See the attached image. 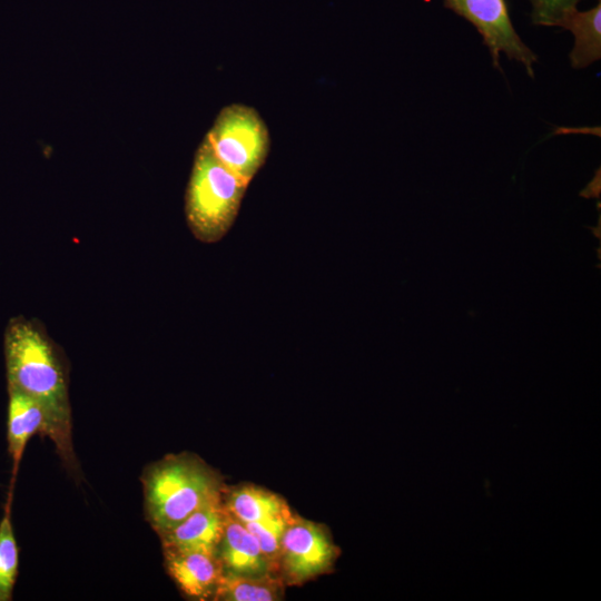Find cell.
Returning <instances> with one entry per match:
<instances>
[{"instance_id":"obj_3","label":"cell","mask_w":601,"mask_h":601,"mask_svg":"<svg viewBox=\"0 0 601 601\" xmlns=\"http://www.w3.org/2000/svg\"><path fill=\"white\" fill-rule=\"evenodd\" d=\"M247 187L219 161L204 137L195 152L185 196L193 235L203 243L221 239L237 217Z\"/></svg>"},{"instance_id":"obj_7","label":"cell","mask_w":601,"mask_h":601,"mask_svg":"<svg viewBox=\"0 0 601 601\" xmlns=\"http://www.w3.org/2000/svg\"><path fill=\"white\" fill-rule=\"evenodd\" d=\"M225 516L223 500L195 511L159 536L164 552H201L218 556Z\"/></svg>"},{"instance_id":"obj_15","label":"cell","mask_w":601,"mask_h":601,"mask_svg":"<svg viewBox=\"0 0 601 601\" xmlns=\"http://www.w3.org/2000/svg\"><path fill=\"white\" fill-rule=\"evenodd\" d=\"M290 519L244 523L249 532L255 536L263 553L275 566L277 574V560L280 549V539Z\"/></svg>"},{"instance_id":"obj_5","label":"cell","mask_w":601,"mask_h":601,"mask_svg":"<svg viewBox=\"0 0 601 601\" xmlns=\"http://www.w3.org/2000/svg\"><path fill=\"white\" fill-rule=\"evenodd\" d=\"M338 554L323 524L294 515L280 539L278 575L285 585H300L332 570Z\"/></svg>"},{"instance_id":"obj_8","label":"cell","mask_w":601,"mask_h":601,"mask_svg":"<svg viewBox=\"0 0 601 601\" xmlns=\"http://www.w3.org/2000/svg\"><path fill=\"white\" fill-rule=\"evenodd\" d=\"M218 558L225 573L242 577L278 575L273 563L260 550L255 536L227 510Z\"/></svg>"},{"instance_id":"obj_14","label":"cell","mask_w":601,"mask_h":601,"mask_svg":"<svg viewBox=\"0 0 601 601\" xmlns=\"http://www.w3.org/2000/svg\"><path fill=\"white\" fill-rule=\"evenodd\" d=\"M19 550L11 523L10 511L6 510L0 521V601L12 600L18 574Z\"/></svg>"},{"instance_id":"obj_1","label":"cell","mask_w":601,"mask_h":601,"mask_svg":"<svg viewBox=\"0 0 601 601\" xmlns=\"http://www.w3.org/2000/svg\"><path fill=\"white\" fill-rule=\"evenodd\" d=\"M8 390L33 398L45 414V433L65 466L77 475L68 381L58 348L36 323L13 318L4 333Z\"/></svg>"},{"instance_id":"obj_10","label":"cell","mask_w":601,"mask_h":601,"mask_svg":"<svg viewBox=\"0 0 601 601\" xmlns=\"http://www.w3.org/2000/svg\"><path fill=\"white\" fill-rule=\"evenodd\" d=\"M224 506L243 523L290 519L294 513L284 497L252 484L226 487Z\"/></svg>"},{"instance_id":"obj_6","label":"cell","mask_w":601,"mask_h":601,"mask_svg":"<svg viewBox=\"0 0 601 601\" xmlns=\"http://www.w3.org/2000/svg\"><path fill=\"white\" fill-rule=\"evenodd\" d=\"M443 4L475 27L494 68L501 70L500 56L504 53L522 63L528 75L534 77L538 56L514 29L505 0H443Z\"/></svg>"},{"instance_id":"obj_16","label":"cell","mask_w":601,"mask_h":601,"mask_svg":"<svg viewBox=\"0 0 601 601\" xmlns=\"http://www.w3.org/2000/svg\"><path fill=\"white\" fill-rule=\"evenodd\" d=\"M531 20L535 26L558 27L565 13L577 8L581 0H529Z\"/></svg>"},{"instance_id":"obj_13","label":"cell","mask_w":601,"mask_h":601,"mask_svg":"<svg viewBox=\"0 0 601 601\" xmlns=\"http://www.w3.org/2000/svg\"><path fill=\"white\" fill-rule=\"evenodd\" d=\"M284 588L278 575L242 577L224 572L213 600L276 601L283 598Z\"/></svg>"},{"instance_id":"obj_4","label":"cell","mask_w":601,"mask_h":601,"mask_svg":"<svg viewBox=\"0 0 601 601\" xmlns=\"http://www.w3.org/2000/svg\"><path fill=\"white\" fill-rule=\"evenodd\" d=\"M205 138L219 161L248 185L270 148L264 119L255 108L244 104L221 108Z\"/></svg>"},{"instance_id":"obj_9","label":"cell","mask_w":601,"mask_h":601,"mask_svg":"<svg viewBox=\"0 0 601 601\" xmlns=\"http://www.w3.org/2000/svg\"><path fill=\"white\" fill-rule=\"evenodd\" d=\"M167 573L184 594L197 600L214 599L224 574L217 555L201 552H164Z\"/></svg>"},{"instance_id":"obj_12","label":"cell","mask_w":601,"mask_h":601,"mask_svg":"<svg viewBox=\"0 0 601 601\" xmlns=\"http://www.w3.org/2000/svg\"><path fill=\"white\" fill-rule=\"evenodd\" d=\"M558 27L571 31L574 46L569 55L571 67L583 69L601 59V0L593 8L569 11Z\"/></svg>"},{"instance_id":"obj_2","label":"cell","mask_w":601,"mask_h":601,"mask_svg":"<svg viewBox=\"0 0 601 601\" xmlns=\"http://www.w3.org/2000/svg\"><path fill=\"white\" fill-rule=\"evenodd\" d=\"M146 519L160 536L195 511L221 501V475L191 453L168 454L141 477Z\"/></svg>"},{"instance_id":"obj_11","label":"cell","mask_w":601,"mask_h":601,"mask_svg":"<svg viewBox=\"0 0 601 601\" xmlns=\"http://www.w3.org/2000/svg\"><path fill=\"white\" fill-rule=\"evenodd\" d=\"M8 391L7 440L16 474L28 441L35 434L43 435L46 421L42 408L33 398L14 390Z\"/></svg>"}]
</instances>
